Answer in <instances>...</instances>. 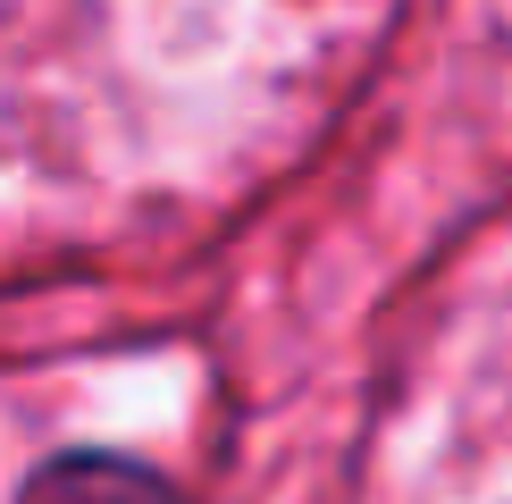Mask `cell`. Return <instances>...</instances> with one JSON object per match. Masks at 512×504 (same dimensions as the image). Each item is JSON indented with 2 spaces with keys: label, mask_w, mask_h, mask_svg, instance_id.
Masks as SVG:
<instances>
[{
  "label": "cell",
  "mask_w": 512,
  "mask_h": 504,
  "mask_svg": "<svg viewBox=\"0 0 512 504\" xmlns=\"http://www.w3.org/2000/svg\"><path fill=\"white\" fill-rule=\"evenodd\" d=\"M17 504H185L160 471L143 462H118V454H59L26 479Z\"/></svg>",
  "instance_id": "6da1fadb"
}]
</instances>
